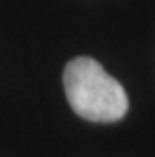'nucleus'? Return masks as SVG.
Masks as SVG:
<instances>
[{"mask_svg": "<svg viewBox=\"0 0 155 157\" xmlns=\"http://www.w3.org/2000/svg\"><path fill=\"white\" fill-rule=\"evenodd\" d=\"M64 90L71 109L90 122H118L129 109L123 86L90 56H77L66 66Z\"/></svg>", "mask_w": 155, "mask_h": 157, "instance_id": "1", "label": "nucleus"}]
</instances>
